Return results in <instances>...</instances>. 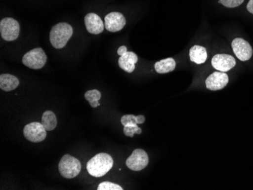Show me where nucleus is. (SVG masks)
Listing matches in <instances>:
<instances>
[{"instance_id":"7ed1b4c3","label":"nucleus","mask_w":253,"mask_h":190,"mask_svg":"<svg viewBox=\"0 0 253 190\" xmlns=\"http://www.w3.org/2000/svg\"><path fill=\"white\" fill-rule=\"evenodd\" d=\"M81 170L82 164L79 160L70 154H65L59 161V173L65 178H75L80 174Z\"/></svg>"},{"instance_id":"39448f33","label":"nucleus","mask_w":253,"mask_h":190,"mask_svg":"<svg viewBox=\"0 0 253 190\" xmlns=\"http://www.w3.org/2000/svg\"><path fill=\"white\" fill-rule=\"evenodd\" d=\"M0 32L4 40H15L19 36V23L14 18H3L0 22Z\"/></svg>"},{"instance_id":"1a4fd4ad","label":"nucleus","mask_w":253,"mask_h":190,"mask_svg":"<svg viewBox=\"0 0 253 190\" xmlns=\"http://www.w3.org/2000/svg\"><path fill=\"white\" fill-rule=\"evenodd\" d=\"M229 82V77L225 72H216L210 75L206 80L207 89L217 91L224 89Z\"/></svg>"},{"instance_id":"2eb2a0df","label":"nucleus","mask_w":253,"mask_h":190,"mask_svg":"<svg viewBox=\"0 0 253 190\" xmlns=\"http://www.w3.org/2000/svg\"><path fill=\"white\" fill-rule=\"evenodd\" d=\"M190 59L191 62L198 65L205 63L207 60V52L206 48L199 45L193 46L190 50Z\"/></svg>"},{"instance_id":"5701e85b","label":"nucleus","mask_w":253,"mask_h":190,"mask_svg":"<svg viewBox=\"0 0 253 190\" xmlns=\"http://www.w3.org/2000/svg\"><path fill=\"white\" fill-rule=\"evenodd\" d=\"M126 52H127V49H126V47L125 46H120V47L119 48V49H118V54H119L120 56H122L124 54L126 53Z\"/></svg>"},{"instance_id":"f3484780","label":"nucleus","mask_w":253,"mask_h":190,"mask_svg":"<svg viewBox=\"0 0 253 190\" xmlns=\"http://www.w3.org/2000/svg\"><path fill=\"white\" fill-rule=\"evenodd\" d=\"M41 124L47 131H52L57 126L56 116L51 111H45L42 114Z\"/></svg>"},{"instance_id":"9d476101","label":"nucleus","mask_w":253,"mask_h":190,"mask_svg":"<svg viewBox=\"0 0 253 190\" xmlns=\"http://www.w3.org/2000/svg\"><path fill=\"white\" fill-rule=\"evenodd\" d=\"M236 60L232 55L227 54H217L211 59V65L217 71L227 72L236 65Z\"/></svg>"},{"instance_id":"4be33fe9","label":"nucleus","mask_w":253,"mask_h":190,"mask_svg":"<svg viewBox=\"0 0 253 190\" xmlns=\"http://www.w3.org/2000/svg\"><path fill=\"white\" fill-rule=\"evenodd\" d=\"M218 2L227 8H236L240 6L244 2V0H219Z\"/></svg>"},{"instance_id":"20e7f679","label":"nucleus","mask_w":253,"mask_h":190,"mask_svg":"<svg viewBox=\"0 0 253 190\" xmlns=\"http://www.w3.org/2000/svg\"><path fill=\"white\" fill-rule=\"evenodd\" d=\"M47 62V56L42 48H36L27 52L22 58V62L29 69H42Z\"/></svg>"},{"instance_id":"f03ea898","label":"nucleus","mask_w":253,"mask_h":190,"mask_svg":"<svg viewBox=\"0 0 253 190\" xmlns=\"http://www.w3.org/2000/svg\"><path fill=\"white\" fill-rule=\"evenodd\" d=\"M73 35V28L68 23L57 24L52 27L49 35V40L55 49H60L66 46L67 42Z\"/></svg>"},{"instance_id":"a211bd4d","label":"nucleus","mask_w":253,"mask_h":190,"mask_svg":"<svg viewBox=\"0 0 253 190\" xmlns=\"http://www.w3.org/2000/svg\"><path fill=\"white\" fill-rule=\"evenodd\" d=\"M84 97L89 102L91 107L96 108L100 106L99 100L101 99V93L97 89H92L86 92Z\"/></svg>"},{"instance_id":"6e6552de","label":"nucleus","mask_w":253,"mask_h":190,"mask_svg":"<svg viewBox=\"0 0 253 190\" xmlns=\"http://www.w3.org/2000/svg\"><path fill=\"white\" fill-rule=\"evenodd\" d=\"M231 46L236 56L242 62L250 60L253 56V50L251 45L242 38H235Z\"/></svg>"},{"instance_id":"6ab92c4d","label":"nucleus","mask_w":253,"mask_h":190,"mask_svg":"<svg viewBox=\"0 0 253 190\" xmlns=\"http://www.w3.org/2000/svg\"><path fill=\"white\" fill-rule=\"evenodd\" d=\"M141 133V128L138 127V124L125 126L124 128V133L126 137H133L134 134H140Z\"/></svg>"},{"instance_id":"f257e3e1","label":"nucleus","mask_w":253,"mask_h":190,"mask_svg":"<svg viewBox=\"0 0 253 190\" xmlns=\"http://www.w3.org/2000/svg\"><path fill=\"white\" fill-rule=\"evenodd\" d=\"M113 164V159L110 154L99 153L88 161L86 169L92 177H101L112 169Z\"/></svg>"},{"instance_id":"0eeeda50","label":"nucleus","mask_w":253,"mask_h":190,"mask_svg":"<svg viewBox=\"0 0 253 190\" xmlns=\"http://www.w3.org/2000/svg\"><path fill=\"white\" fill-rule=\"evenodd\" d=\"M149 157L144 150L137 149L132 152L131 155L126 161V165L129 169L134 171H140L147 167Z\"/></svg>"},{"instance_id":"b1692460","label":"nucleus","mask_w":253,"mask_h":190,"mask_svg":"<svg viewBox=\"0 0 253 190\" xmlns=\"http://www.w3.org/2000/svg\"><path fill=\"white\" fill-rule=\"evenodd\" d=\"M247 8L249 12L253 15V0H250V2L247 4Z\"/></svg>"},{"instance_id":"aec40b11","label":"nucleus","mask_w":253,"mask_h":190,"mask_svg":"<svg viewBox=\"0 0 253 190\" xmlns=\"http://www.w3.org/2000/svg\"><path fill=\"white\" fill-rule=\"evenodd\" d=\"M121 123L124 127L131 124H138L137 117L133 114H126L121 119Z\"/></svg>"},{"instance_id":"f8f14e48","label":"nucleus","mask_w":253,"mask_h":190,"mask_svg":"<svg viewBox=\"0 0 253 190\" xmlns=\"http://www.w3.org/2000/svg\"><path fill=\"white\" fill-rule=\"evenodd\" d=\"M84 23L86 31L92 35H99L103 31L105 24L99 15L95 13H89L85 16Z\"/></svg>"},{"instance_id":"dca6fc26","label":"nucleus","mask_w":253,"mask_h":190,"mask_svg":"<svg viewBox=\"0 0 253 190\" xmlns=\"http://www.w3.org/2000/svg\"><path fill=\"white\" fill-rule=\"evenodd\" d=\"M176 68V62L172 58L163 59L155 64V70L158 74H167L173 72Z\"/></svg>"},{"instance_id":"ddd939ff","label":"nucleus","mask_w":253,"mask_h":190,"mask_svg":"<svg viewBox=\"0 0 253 190\" xmlns=\"http://www.w3.org/2000/svg\"><path fill=\"white\" fill-rule=\"evenodd\" d=\"M137 62V55L134 52H126L119 58V65L125 72L132 73L135 70V64Z\"/></svg>"},{"instance_id":"412c9836","label":"nucleus","mask_w":253,"mask_h":190,"mask_svg":"<svg viewBox=\"0 0 253 190\" xmlns=\"http://www.w3.org/2000/svg\"><path fill=\"white\" fill-rule=\"evenodd\" d=\"M98 190H122V187L111 182H103L99 184Z\"/></svg>"},{"instance_id":"4468645a","label":"nucleus","mask_w":253,"mask_h":190,"mask_svg":"<svg viewBox=\"0 0 253 190\" xmlns=\"http://www.w3.org/2000/svg\"><path fill=\"white\" fill-rule=\"evenodd\" d=\"M19 85V80L14 75L4 74L0 76V88L5 92L12 91Z\"/></svg>"},{"instance_id":"9b49d317","label":"nucleus","mask_w":253,"mask_h":190,"mask_svg":"<svg viewBox=\"0 0 253 190\" xmlns=\"http://www.w3.org/2000/svg\"><path fill=\"white\" fill-rule=\"evenodd\" d=\"M126 25V19L120 12H111L105 17V28L110 32H118Z\"/></svg>"},{"instance_id":"393cba45","label":"nucleus","mask_w":253,"mask_h":190,"mask_svg":"<svg viewBox=\"0 0 253 190\" xmlns=\"http://www.w3.org/2000/svg\"><path fill=\"white\" fill-rule=\"evenodd\" d=\"M137 117V120H138V124H143L145 122V117L143 115H138L136 116Z\"/></svg>"},{"instance_id":"423d86ee","label":"nucleus","mask_w":253,"mask_h":190,"mask_svg":"<svg viewBox=\"0 0 253 190\" xmlns=\"http://www.w3.org/2000/svg\"><path fill=\"white\" fill-rule=\"evenodd\" d=\"M46 131L43 126L39 122H32L24 127V136L27 140L32 143H41L46 137Z\"/></svg>"}]
</instances>
